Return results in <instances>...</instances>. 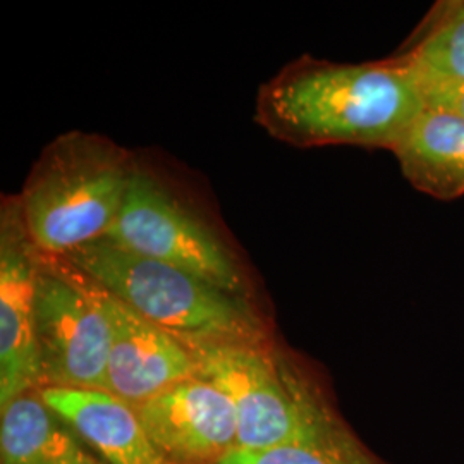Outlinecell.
Masks as SVG:
<instances>
[{
    "mask_svg": "<svg viewBox=\"0 0 464 464\" xmlns=\"http://www.w3.org/2000/svg\"><path fill=\"white\" fill-rule=\"evenodd\" d=\"M421 109L415 72L398 55L362 64L303 57L262 86L255 119L293 147L391 150Z\"/></svg>",
    "mask_w": 464,
    "mask_h": 464,
    "instance_id": "cell-1",
    "label": "cell"
},
{
    "mask_svg": "<svg viewBox=\"0 0 464 464\" xmlns=\"http://www.w3.org/2000/svg\"><path fill=\"white\" fill-rule=\"evenodd\" d=\"M42 253L26 231L17 198L0 216V408L44 387L36 339V285Z\"/></svg>",
    "mask_w": 464,
    "mask_h": 464,
    "instance_id": "cell-7",
    "label": "cell"
},
{
    "mask_svg": "<svg viewBox=\"0 0 464 464\" xmlns=\"http://www.w3.org/2000/svg\"><path fill=\"white\" fill-rule=\"evenodd\" d=\"M396 55L418 83L464 82V0L435 4Z\"/></svg>",
    "mask_w": 464,
    "mask_h": 464,
    "instance_id": "cell-13",
    "label": "cell"
},
{
    "mask_svg": "<svg viewBox=\"0 0 464 464\" xmlns=\"http://www.w3.org/2000/svg\"><path fill=\"white\" fill-rule=\"evenodd\" d=\"M191 351L199 377L216 383L231 399L241 450L298 442L339 415L310 366L272 343Z\"/></svg>",
    "mask_w": 464,
    "mask_h": 464,
    "instance_id": "cell-4",
    "label": "cell"
},
{
    "mask_svg": "<svg viewBox=\"0 0 464 464\" xmlns=\"http://www.w3.org/2000/svg\"><path fill=\"white\" fill-rule=\"evenodd\" d=\"M83 279L109 322L111 394L136 408L178 382L198 377V363L191 349L97 282L86 276Z\"/></svg>",
    "mask_w": 464,
    "mask_h": 464,
    "instance_id": "cell-8",
    "label": "cell"
},
{
    "mask_svg": "<svg viewBox=\"0 0 464 464\" xmlns=\"http://www.w3.org/2000/svg\"><path fill=\"white\" fill-rule=\"evenodd\" d=\"M406 181L431 198L464 195V119L421 109L391 149Z\"/></svg>",
    "mask_w": 464,
    "mask_h": 464,
    "instance_id": "cell-11",
    "label": "cell"
},
{
    "mask_svg": "<svg viewBox=\"0 0 464 464\" xmlns=\"http://www.w3.org/2000/svg\"><path fill=\"white\" fill-rule=\"evenodd\" d=\"M136 167L97 134H64L34 164L19 208L36 249L63 258L107 236L128 195Z\"/></svg>",
    "mask_w": 464,
    "mask_h": 464,
    "instance_id": "cell-3",
    "label": "cell"
},
{
    "mask_svg": "<svg viewBox=\"0 0 464 464\" xmlns=\"http://www.w3.org/2000/svg\"><path fill=\"white\" fill-rule=\"evenodd\" d=\"M103 239L134 255L181 268L229 295L251 299L248 281L231 249L138 169Z\"/></svg>",
    "mask_w": 464,
    "mask_h": 464,
    "instance_id": "cell-5",
    "label": "cell"
},
{
    "mask_svg": "<svg viewBox=\"0 0 464 464\" xmlns=\"http://www.w3.org/2000/svg\"><path fill=\"white\" fill-rule=\"evenodd\" d=\"M220 464H383L360 442L337 415L298 442L266 449L234 450Z\"/></svg>",
    "mask_w": 464,
    "mask_h": 464,
    "instance_id": "cell-14",
    "label": "cell"
},
{
    "mask_svg": "<svg viewBox=\"0 0 464 464\" xmlns=\"http://www.w3.org/2000/svg\"><path fill=\"white\" fill-rule=\"evenodd\" d=\"M423 109L464 119V82L418 83Z\"/></svg>",
    "mask_w": 464,
    "mask_h": 464,
    "instance_id": "cell-15",
    "label": "cell"
},
{
    "mask_svg": "<svg viewBox=\"0 0 464 464\" xmlns=\"http://www.w3.org/2000/svg\"><path fill=\"white\" fill-rule=\"evenodd\" d=\"M53 411L66 420L107 464H178L151 440L133 408L105 391L40 387Z\"/></svg>",
    "mask_w": 464,
    "mask_h": 464,
    "instance_id": "cell-10",
    "label": "cell"
},
{
    "mask_svg": "<svg viewBox=\"0 0 464 464\" xmlns=\"http://www.w3.org/2000/svg\"><path fill=\"white\" fill-rule=\"evenodd\" d=\"M0 464L107 463L36 389L0 408Z\"/></svg>",
    "mask_w": 464,
    "mask_h": 464,
    "instance_id": "cell-12",
    "label": "cell"
},
{
    "mask_svg": "<svg viewBox=\"0 0 464 464\" xmlns=\"http://www.w3.org/2000/svg\"><path fill=\"white\" fill-rule=\"evenodd\" d=\"M133 410L150 439L178 464H220L239 449L231 399L199 375Z\"/></svg>",
    "mask_w": 464,
    "mask_h": 464,
    "instance_id": "cell-9",
    "label": "cell"
},
{
    "mask_svg": "<svg viewBox=\"0 0 464 464\" xmlns=\"http://www.w3.org/2000/svg\"><path fill=\"white\" fill-rule=\"evenodd\" d=\"M188 348L266 344L270 334L251 299L234 296L181 268L100 239L63 258Z\"/></svg>",
    "mask_w": 464,
    "mask_h": 464,
    "instance_id": "cell-2",
    "label": "cell"
},
{
    "mask_svg": "<svg viewBox=\"0 0 464 464\" xmlns=\"http://www.w3.org/2000/svg\"><path fill=\"white\" fill-rule=\"evenodd\" d=\"M36 339L44 387L109 392L107 316L76 268L44 255L36 285Z\"/></svg>",
    "mask_w": 464,
    "mask_h": 464,
    "instance_id": "cell-6",
    "label": "cell"
}]
</instances>
